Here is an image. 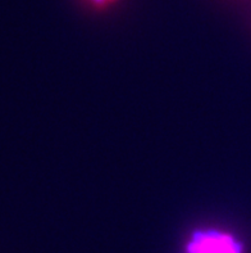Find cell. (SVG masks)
<instances>
[{
	"instance_id": "cell-1",
	"label": "cell",
	"mask_w": 251,
	"mask_h": 253,
	"mask_svg": "<svg viewBox=\"0 0 251 253\" xmlns=\"http://www.w3.org/2000/svg\"><path fill=\"white\" fill-rule=\"evenodd\" d=\"M184 253H242V247L224 231L200 230L192 234Z\"/></svg>"
},
{
	"instance_id": "cell-2",
	"label": "cell",
	"mask_w": 251,
	"mask_h": 253,
	"mask_svg": "<svg viewBox=\"0 0 251 253\" xmlns=\"http://www.w3.org/2000/svg\"><path fill=\"white\" fill-rule=\"evenodd\" d=\"M89 1L96 8H107V6H109L117 0H89Z\"/></svg>"
}]
</instances>
